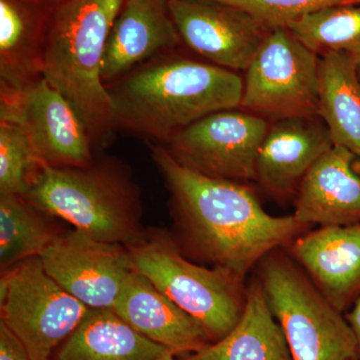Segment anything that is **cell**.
Returning <instances> with one entry per match:
<instances>
[{"instance_id": "1", "label": "cell", "mask_w": 360, "mask_h": 360, "mask_svg": "<svg viewBox=\"0 0 360 360\" xmlns=\"http://www.w3.org/2000/svg\"><path fill=\"white\" fill-rule=\"evenodd\" d=\"M151 153L165 176L186 245L200 259L245 278L260 260L288 248L307 225L265 212L243 182L217 179L180 165L165 146Z\"/></svg>"}, {"instance_id": "2", "label": "cell", "mask_w": 360, "mask_h": 360, "mask_svg": "<svg viewBox=\"0 0 360 360\" xmlns=\"http://www.w3.org/2000/svg\"><path fill=\"white\" fill-rule=\"evenodd\" d=\"M116 127L167 142L206 115L238 108L243 78L207 61L165 54L108 85Z\"/></svg>"}, {"instance_id": "3", "label": "cell", "mask_w": 360, "mask_h": 360, "mask_svg": "<svg viewBox=\"0 0 360 360\" xmlns=\"http://www.w3.org/2000/svg\"><path fill=\"white\" fill-rule=\"evenodd\" d=\"M125 0H60L45 44L42 77L72 104L94 143L115 129L101 79L106 44Z\"/></svg>"}, {"instance_id": "4", "label": "cell", "mask_w": 360, "mask_h": 360, "mask_svg": "<svg viewBox=\"0 0 360 360\" xmlns=\"http://www.w3.org/2000/svg\"><path fill=\"white\" fill-rule=\"evenodd\" d=\"M23 198L99 240L129 246L144 238L134 184L111 165L53 167L41 163Z\"/></svg>"}, {"instance_id": "5", "label": "cell", "mask_w": 360, "mask_h": 360, "mask_svg": "<svg viewBox=\"0 0 360 360\" xmlns=\"http://www.w3.org/2000/svg\"><path fill=\"white\" fill-rule=\"evenodd\" d=\"M283 248L260 260L257 276L292 360L357 359L356 341L345 314Z\"/></svg>"}, {"instance_id": "6", "label": "cell", "mask_w": 360, "mask_h": 360, "mask_svg": "<svg viewBox=\"0 0 360 360\" xmlns=\"http://www.w3.org/2000/svg\"><path fill=\"white\" fill-rule=\"evenodd\" d=\"M132 267L205 329L212 342L236 326L246 300L245 278L189 262L162 234L127 246Z\"/></svg>"}, {"instance_id": "7", "label": "cell", "mask_w": 360, "mask_h": 360, "mask_svg": "<svg viewBox=\"0 0 360 360\" xmlns=\"http://www.w3.org/2000/svg\"><path fill=\"white\" fill-rule=\"evenodd\" d=\"M1 321L20 338L32 360H51L89 307L63 290L39 257L6 270L0 281Z\"/></svg>"}, {"instance_id": "8", "label": "cell", "mask_w": 360, "mask_h": 360, "mask_svg": "<svg viewBox=\"0 0 360 360\" xmlns=\"http://www.w3.org/2000/svg\"><path fill=\"white\" fill-rule=\"evenodd\" d=\"M319 58L288 28L269 30L246 68L239 108L267 122L317 115Z\"/></svg>"}, {"instance_id": "9", "label": "cell", "mask_w": 360, "mask_h": 360, "mask_svg": "<svg viewBox=\"0 0 360 360\" xmlns=\"http://www.w3.org/2000/svg\"><path fill=\"white\" fill-rule=\"evenodd\" d=\"M269 127L264 117L239 108L219 110L180 130L165 148L189 169L245 184L255 180L258 153Z\"/></svg>"}, {"instance_id": "10", "label": "cell", "mask_w": 360, "mask_h": 360, "mask_svg": "<svg viewBox=\"0 0 360 360\" xmlns=\"http://www.w3.org/2000/svg\"><path fill=\"white\" fill-rule=\"evenodd\" d=\"M0 94V117L20 123L40 163L86 167L94 162V142L82 117L44 77L20 94Z\"/></svg>"}, {"instance_id": "11", "label": "cell", "mask_w": 360, "mask_h": 360, "mask_svg": "<svg viewBox=\"0 0 360 360\" xmlns=\"http://www.w3.org/2000/svg\"><path fill=\"white\" fill-rule=\"evenodd\" d=\"M39 257L45 271L90 309H112L134 270L127 246L78 229L59 234Z\"/></svg>"}, {"instance_id": "12", "label": "cell", "mask_w": 360, "mask_h": 360, "mask_svg": "<svg viewBox=\"0 0 360 360\" xmlns=\"http://www.w3.org/2000/svg\"><path fill=\"white\" fill-rule=\"evenodd\" d=\"M180 39L212 65L245 71L267 30L250 14L214 0H168Z\"/></svg>"}, {"instance_id": "13", "label": "cell", "mask_w": 360, "mask_h": 360, "mask_svg": "<svg viewBox=\"0 0 360 360\" xmlns=\"http://www.w3.org/2000/svg\"><path fill=\"white\" fill-rule=\"evenodd\" d=\"M333 146L317 115L276 120L260 146L255 181L276 198L295 195L307 172Z\"/></svg>"}, {"instance_id": "14", "label": "cell", "mask_w": 360, "mask_h": 360, "mask_svg": "<svg viewBox=\"0 0 360 360\" xmlns=\"http://www.w3.org/2000/svg\"><path fill=\"white\" fill-rule=\"evenodd\" d=\"M180 40L168 0H125L104 52V85L108 87L144 63L172 53Z\"/></svg>"}, {"instance_id": "15", "label": "cell", "mask_w": 360, "mask_h": 360, "mask_svg": "<svg viewBox=\"0 0 360 360\" xmlns=\"http://www.w3.org/2000/svg\"><path fill=\"white\" fill-rule=\"evenodd\" d=\"M328 302L345 314L360 297V224L319 226L288 246Z\"/></svg>"}, {"instance_id": "16", "label": "cell", "mask_w": 360, "mask_h": 360, "mask_svg": "<svg viewBox=\"0 0 360 360\" xmlns=\"http://www.w3.org/2000/svg\"><path fill=\"white\" fill-rule=\"evenodd\" d=\"M359 160L333 146L307 172L295 194L293 217L300 224L347 226L360 224Z\"/></svg>"}, {"instance_id": "17", "label": "cell", "mask_w": 360, "mask_h": 360, "mask_svg": "<svg viewBox=\"0 0 360 360\" xmlns=\"http://www.w3.org/2000/svg\"><path fill=\"white\" fill-rule=\"evenodd\" d=\"M58 6L49 7L46 0H0V94H20L42 78Z\"/></svg>"}, {"instance_id": "18", "label": "cell", "mask_w": 360, "mask_h": 360, "mask_svg": "<svg viewBox=\"0 0 360 360\" xmlns=\"http://www.w3.org/2000/svg\"><path fill=\"white\" fill-rule=\"evenodd\" d=\"M112 309L137 333L176 355L186 356L212 343L193 316L136 270L127 277Z\"/></svg>"}, {"instance_id": "19", "label": "cell", "mask_w": 360, "mask_h": 360, "mask_svg": "<svg viewBox=\"0 0 360 360\" xmlns=\"http://www.w3.org/2000/svg\"><path fill=\"white\" fill-rule=\"evenodd\" d=\"M184 360H292L257 276L248 283L245 309L231 333Z\"/></svg>"}, {"instance_id": "20", "label": "cell", "mask_w": 360, "mask_h": 360, "mask_svg": "<svg viewBox=\"0 0 360 360\" xmlns=\"http://www.w3.org/2000/svg\"><path fill=\"white\" fill-rule=\"evenodd\" d=\"M359 58L343 52H326L319 58L317 116L328 127L333 146L352 151L360 160V80Z\"/></svg>"}, {"instance_id": "21", "label": "cell", "mask_w": 360, "mask_h": 360, "mask_svg": "<svg viewBox=\"0 0 360 360\" xmlns=\"http://www.w3.org/2000/svg\"><path fill=\"white\" fill-rule=\"evenodd\" d=\"M167 347L149 340L113 309H89L53 360H155Z\"/></svg>"}, {"instance_id": "22", "label": "cell", "mask_w": 360, "mask_h": 360, "mask_svg": "<svg viewBox=\"0 0 360 360\" xmlns=\"http://www.w3.org/2000/svg\"><path fill=\"white\" fill-rule=\"evenodd\" d=\"M46 215L23 196L0 194V264L4 271L40 257L58 238Z\"/></svg>"}, {"instance_id": "23", "label": "cell", "mask_w": 360, "mask_h": 360, "mask_svg": "<svg viewBox=\"0 0 360 360\" xmlns=\"http://www.w3.org/2000/svg\"><path fill=\"white\" fill-rule=\"evenodd\" d=\"M286 28L319 56L343 52L360 58V2L324 7Z\"/></svg>"}, {"instance_id": "24", "label": "cell", "mask_w": 360, "mask_h": 360, "mask_svg": "<svg viewBox=\"0 0 360 360\" xmlns=\"http://www.w3.org/2000/svg\"><path fill=\"white\" fill-rule=\"evenodd\" d=\"M40 165L20 123L0 117V194L25 196Z\"/></svg>"}, {"instance_id": "25", "label": "cell", "mask_w": 360, "mask_h": 360, "mask_svg": "<svg viewBox=\"0 0 360 360\" xmlns=\"http://www.w3.org/2000/svg\"><path fill=\"white\" fill-rule=\"evenodd\" d=\"M241 9L267 30L288 27L307 14L324 7L354 4L360 0H214Z\"/></svg>"}, {"instance_id": "26", "label": "cell", "mask_w": 360, "mask_h": 360, "mask_svg": "<svg viewBox=\"0 0 360 360\" xmlns=\"http://www.w3.org/2000/svg\"><path fill=\"white\" fill-rule=\"evenodd\" d=\"M0 360H32L22 341L2 321H0Z\"/></svg>"}, {"instance_id": "27", "label": "cell", "mask_w": 360, "mask_h": 360, "mask_svg": "<svg viewBox=\"0 0 360 360\" xmlns=\"http://www.w3.org/2000/svg\"><path fill=\"white\" fill-rule=\"evenodd\" d=\"M356 341L357 360H360V297L345 314Z\"/></svg>"}, {"instance_id": "28", "label": "cell", "mask_w": 360, "mask_h": 360, "mask_svg": "<svg viewBox=\"0 0 360 360\" xmlns=\"http://www.w3.org/2000/svg\"><path fill=\"white\" fill-rule=\"evenodd\" d=\"M175 355L176 354H175L174 352H172V350H167V352H165V354L155 360H174Z\"/></svg>"}, {"instance_id": "29", "label": "cell", "mask_w": 360, "mask_h": 360, "mask_svg": "<svg viewBox=\"0 0 360 360\" xmlns=\"http://www.w3.org/2000/svg\"><path fill=\"white\" fill-rule=\"evenodd\" d=\"M357 73H359V77L360 80V58H359V63H357Z\"/></svg>"}, {"instance_id": "30", "label": "cell", "mask_w": 360, "mask_h": 360, "mask_svg": "<svg viewBox=\"0 0 360 360\" xmlns=\"http://www.w3.org/2000/svg\"><path fill=\"white\" fill-rule=\"evenodd\" d=\"M347 360H357V359H347Z\"/></svg>"}]
</instances>
